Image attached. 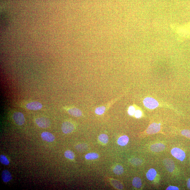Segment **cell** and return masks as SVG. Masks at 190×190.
I'll list each match as a JSON object with an SVG mask.
<instances>
[{
    "mask_svg": "<svg viewBox=\"0 0 190 190\" xmlns=\"http://www.w3.org/2000/svg\"><path fill=\"white\" fill-rule=\"evenodd\" d=\"M187 186L188 189H190V178L188 180L187 183Z\"/></svg>",
    "mask_w": 190,
    "mask_h": 190,
    "instance_id": "4316f807",
    "label": "cell"
},
{
    "mask_svg": "<svg viewBox=\"0 0 190 190\" xmlns=\"http://www.w3.org/2000/svg\"><path fill=\"white\" fill-rule=\"evenodd\" d=\"M171 153L174 157L181 161H183L186 157L185 152L179 148H173L171 150Z\"/></svg>",
    "mask_w": 190,
    "mask_h": 190,
    "instance_id": "7a4b0ae2",
    "label": "cell"
},
{
    "mask_svg": "<svg viewBox=\"0 0 190 190\" xmlns=\"http://www.w3.org/2000/svg\"><path fill=\"white\" fill-rule=\"evenodd\" d=\"M182 135L185 136L186 137L190 138V130H185L182 131H181Z\"/></svg>",
    "mask_w": 190,
    "mask_h": 190,
    "instance_id": "cb8c5ba5",
    "label": "cell"
},
{
    "mask_svg": "<svg viewBox=\"0 0 190 190\" xmlns=\"http://www.w3.org/2000/svg\"><path fill=\"white\" fill-rule=\"evenodd\" d=\"M1 178L4 183H7L11 181L12 177L10 173L7 170H4L2 172Z\"/></svg>",
    "mask_w": 190,
    "mask_h": 190,
    "instance_id": "8fae6325",
    "label": "cell"
},
{
    "mask_svg": "<svg viewBox=\"0 0 190 190\" xmlns=\"http://www.w3.org/2000/svg\"><path fill=\"white\" fill-rule=\"evenodd\" d=\"M67 111L68 114L75 117H80L82 115V112L79 108H72L68 109Z\"/></svg>",
    "mask_w": 190,
    "mask_h": 190,
    "instance_id": "30bf717a",
    "label": "cell"
},
{
    "mask_svg": "<svg viewBox=\"0 0 190 190\" xmlns=\"http://www.w3.org/2000/svg\"><path fill=\"white\" fill-rule=\"evenodd\" d=\"M113 171L116 175H121L123 173L124 169L121 166L117 165L115 166L113 169Z\"/></svg>",
    "mask_w": 190,
    "mask_h": 190,
    "instance_id": "e0dca14e",
    "label": "cell"
},
{
    "mask_svg": "<svg viewBox=\"0 0 190 190\" xmlns=\"http://www.w3.org/2000/svg\"><path fill=\"white\" fill-rule=\"evenodd\" d=\"M41 137L43 140L48 142H53L55 140L54 136L52 134L49 132H43L41 134Z\"/></svg>",
    "mask_w": 190,
    "mask_h": 190,
    "instance_id": "9c48e42d",
    "label": "cell"
},
{
    "mask_svg": "<svg viewBox=\"0 0 190 190\" xmlns=\"http://www.w3.org/2000/svg\"><path fill=\"white\" fill-rule=\"evenodd\" d=\"M161 129L160 124L153 123L149 126L146 130V132L149 134H154L157 133Z\"/></svg>",
    "mask_w": 190,
    "mask_h": 190,
    "instance_id": "8992f818",
    "label": "cell"
},
{
    "mask_svg": "<svg viewBox=\"0 0 190 190\" xmlns=\"http://www.w3.org/2000/svg\"><path fill=\"white\" fill-rule=\"evenodd\" d=\"M163 163L166 169L168 171L173 172L175 168V164L174 162L169 158H166L164 160Z\"/></svg>",
    "mask_w": 190,
    "mask_h": 190,
    "instance_id": "ba28073f",
    "label": "cell"
},
{
    "mask_svg": "<svg viewBox=\"0 0 190 190\" xmlns=\"http://www.w3.org/2000/svg\"><path fill=\"white\" fill-rule=\"evenodd\" d=\"M13 118L15 123L18 125L21 126L24 123V117L23 114L21 112H15L13 115Z\"/></svg>",
    "mask_w": 190,
    "mask_h": 190,
    "instance_id": "277c9868",
    "label": "cell"
},
{
    "mask_svg": "<svg viewBox=\"0 0 190 190\" xmlns=\"http://www.w3.org/2000/svg\"><path fill=\"white\" fill-rule=\"evenodd\" d=\"M74 124L72 122L69 121L63 122L61 127L62 132L65 134L71 133L74 130Z\"/></svg>",
    "mask_w": 190,
    "mask_h": 190,
    "instance_id": "3957f363",
    "label": "cell"
},
{
    "mask_svg": "<svg viewBox=\"0 0 190 190\" xmlns=\"http://www.w3.org/2000/svg\"><path fill=\"white\" fill-rule=\"evenodd\" d=\"M26 106L29 110L35 111L41 109L42 105L40 102H35L29 103Z\"/></svg>",
    "mask_w": 190,
    "mask_h": 190,
    "instance_id": "52a82bcc",
    "label": "cell"
},
{
    "mask_svg": "<svg viewBox=\"0 0 190 190\" xmlns=\"http://www.w3.org/2000/svg\"><path fill=\"white\" fill-rule=\"evenodd\" d=\"M136 108L134 106H130L129 107L128 109V114L131 116L134 115L136 112Z\"/></svg>",
    "mask_w": 190,
    "mask_h": 190,
    "instance_id": "603a6c76",
    "label": "cell"
},
{
    "mask_svg": "<svg viewBox=\"0 0 190 190\" xmlns=\"http://www.w3.org/2000/svg\"><path fill=\"white\" fill-rule=\"evenodd\" d=\"M132 185L136 188H140L142 185L141 179L138 177H134L132 181Z\"/></svg>",
    "mask_w": 190,
    "mask_h": 190,
    "instance_id": "2e32d148",
    "label": "cell"
},
{
    "mask_svg": "<svg viewBox=\"0 0 190 190\" xmlns=\"http://www.w3.org/2000/svg\"><path fill=\"white\" fill-rule=\"evenodd\" d=\"M99 156L98 154L91 152L86 154L85 156V158L88 160H94L97 159L99 158Z\"/></svg>",
    "mask_w": 190,
    "mask_h": 190,
    "instance_id": "ffe728a7",
    "label": "cell"
},
{
    "mask_svg": "<svg viewBox=\"0 0 190 190\" xmlns=\"http://www.w3.org/2000/svg\"><path fill=\"white\" fill-rule=\"evenodd\" d=\"M106 109L105 106H102L98 107L95 109V113L98 115H101L104 113L106 110Z\"/></svg>",
    "mask_w": 190,
    "mask_h": 190,
    "instance_id": "d6986e66",
    "label": "cell"
},
{
    "mask_svg": "<svg viewBox=\"0 0 190 190\" xmlns=\"http://www.w3.org/2000/svg\"><path fill=\"white\" fill-rule=\"evenodd\" d=\"M110 180L113 186L115 189L119 190H122L123 189L122 184L117 180L111 179Z\"/></svg>",
    "mask_w": 190,
    "mask_h": 190,
    "instance_id": "9a60e30c",
    "label": "cell"
},
{
    "mask_svg": "<svg viewBox=\"0 0 190 190\" xmlns=\"http://www.w3.org/2000/svg\"><path fill=\"white\" fill-rule=\"evenodd\" d=\"M142 114L141 111L139 110H138L136 111L134 115L136 118H139L141 117Z\"/></svg>",
    "mask_w": 190,
    "mask_h": 190,
    "instance_id": "d4e9b609",
    "label": "cell"
},
{
    "mask_svg": "<svg viewBox=\"0 0 190 190\" xmlns=\"http://www.w3.org/2000/svg\"><path fill=\"white\" fill-rule=\"evenodd\" d=\"M179 189V188L177 187L174 186H170L166 189L167 190H178Z\"/></svg>",
    "mask_w": 190,
    "mask_h": 190,
    "instance_id": "484cf974",
    "label": "cell"
},
{
    "mask_svg": "<svg viewBox=\"0 0 190 190\" xmlns=\"http://www.w3.org/2000/svg\"><path fill=\"white\" fill-rule=\"evenodd\" d=\"M129 141V138L127 136L124 135L118 138L117 142L119 145L124 146L126 145Z\"/></svg>",
    "mask_w": 190,
    "mask_h": 190,
    "instance_id": "5bb4252c",
    "label": "cell"
},
{
    "mask_svg": "<svg viewBox=\"0 0 190 190\" xmlns=\"http://www.w3.org/2000/svg\"><path fill=\"white\" fill-rule=\"evenodd\" d=\"M157 175V172L154 169H151L149 170L146 174V177L149 180L152 181L155 179Z\"/></svg>",
    "mask_w": 190,
    "mask_h": 190,
    "instance_id": "4fadbf2b",
    "label": "cell"
},
{
    "mask_svg": "<svg viewBox=\"0 0 190 190\" xmlns=\"http://www.w3.org/2000/svg\"><path fill=\"white\" fill-rule=\"evenodd\" d=\"M0 162L1 163L5 165H9L10 162L7 158L5 155H1L0 156Z\"/></svg>",
    "mask_w": 190,
    "mask_h": 190,
    "instance_id": "7402d4cb",
    "label": "cell"
},
{
    "mask_svg": "<svg viewBox=\"0 0 190 190\" xmlns=\"http://www.w3.org/2000/svg\"><path fill=\"white\" fill-rule=\"evenodd\" d=\"M36 123L39 127L47 128L50 125V122L48 119L45 117H39L35 120Z\"/></svg>",
    "mask_w": 190,
    "mask_h": 190,
    "instance_id": "5b68a950",
    "label": "cell"
},
{
    "mask_svg": "<svg viewBox=\"0 0 190 190\" xmlns=\"http://www.w3.org/2000/svg\"><path fill=\"white\" fill-rule=\"evenodd\" d=\"M165 146L162 143H156L150 146V149L152 152H159L165 149Z\"/></svg>",
    "mask_w": 190,
    "mask_h": 190,
    "instance_id": "7c38bea8",
    "label": "cell"
},
{
    "mask_svg": "<svg viewBox=\"0 0 190 190\" xmlns=\"http://www.w3.org/2000/svg\"><path fill=\"white\" fill-rule=\"evenodd\" d=\"M143 102L144 106L150 109H154L159 105L157 101L151 97H147L144 99Z\"/></svg>",
    "mask_w": 190,
    "mask_h": 190,
    "instance_id": "6da1fadb",
    "label": "cell"
},
{
    "mask_svg": "<svg viewBox=\"0 0 190 190\" xmlns=\"http://www.w3.org/2000/svg\"><path fill=\"white\" fill-rule=\"evenodd\" d=\"M99 140L100 142L103 144H106L108 142V136L106 134H102L99 136Z\"/></svg>",
    "mask_w": 190,
    "mask_h": 190,
    "instance_id": "ac0fdd59",
    "label": "cell"
},
{
    "mask_svg": "<svg viewBox=\"0 0 190 190\" xmlns=\"http://www.w3.org/2000/svg\"><path fill=\"white\" fill-rule=\"evenodd\" d=\"M65 157L68 159L73 160L75 158L74 154L71 150H67L65 151L64 153Z\"/></svg>",
    "mask_w": 190,
    "mask_h": 190,
    "instance_id": "44dd1931",
    "label": "cell"
}]
</instances>
